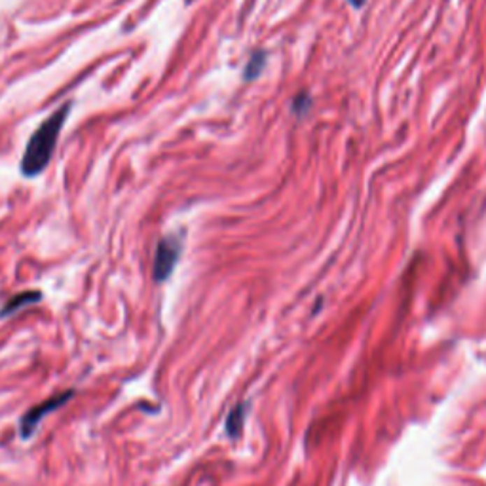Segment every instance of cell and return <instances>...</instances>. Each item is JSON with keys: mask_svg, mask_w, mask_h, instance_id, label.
<instances>
[{"mask_svg": "<svg viewBox=\"0 0 486 486\" xmlns=\"http://www.w3.org/2000/svg\"><path fill=\"white\" fill-rule=\"evenodd\" d=\"M74 393H76L74 389H67V392H61L57 395H54V397H50V399L42 401L38 405L31 406L20 420L21 439H31L34 433H36V429H38V426H41L42 420L46 418L48 414L55 413V410H59L61 406L67 405L69 401L74 397Z\"/></svg>", "mask_w": 486, "mask_h": 486, "instance_id": "2", "label": "cell"}, {"mask_svg": "<svg viewBox=\"0 0 486 486\" xmlns=\"http://www.w3.org/2000/svg\"><path fill=\"white\" fill-rule=\"evenodd\" d=\"M41 299H42V294L38 293V291H25V293L15 294V296H12V299L8 300L6 304H4V308L0 310V317H8V315L20 312V310H23V308L31 306V304H36Z\"/></svg>", "mask_w": 486, "mask_h": 486, "instance_id": "4", "label": "cell"}, {"mask_svg": "<svg viewBox=\"0 0 486 486\" xmlns=\"http://www.w3.org/2000/svg\"><path fill=\"white\" fill-rule=\"evenodd\" d=\"M180 255V241L177 238H164L156 247L154 257V280L164 281L173 272Z\"/></svg>", "mask_w": 486, "mask_h": 486, "instance_id": "3", "label": "cell"}, {"mask_svg": "<svg viewBox=\"0 0 486 486\" xmlns=\"http://www.w3.org/2000/svg\"><path fill=\"white\" fill-rule=\"evenodd\" d=\"M69 110H71V103H65L50 118L42 122L33 137L29 139L27 148L21 158V171L25 177H36L46 169V166L52 160V154H54L57 139H59L61 129L67 122Z\"/></svg>", "mask_w": 486, "mask_h": 486, "instance_id": "1", "label": "cell"}]
</instances>
